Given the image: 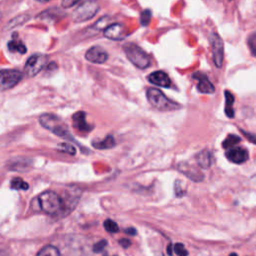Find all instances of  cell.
Wrapping results in <instances>:
<instances>
[{
  "mask_svg": "<svg viewBox=\"0 0 256 256\" xmlns=\"http://www.w3.org/2000/svg\"><path fill=\"white\" fill-rule=\"evenodd\" d=\"M39 122L42 127L49 130L53 134L66 140H74L69 132L68 126L60 117L51 113H45L39 117Z\"/></svg>",
  "mask_w": 256,
  "mask_h": 256,
  "instance_id": "6da1fadb",
  "label": "cell"
},
{
  "mask_svg": "<svg viewBox=\"0 0 256 256\" xmlns=\"http://www.w3.org/2000/svg\"><path fill=\"white\" fill-rule=\"evenodd\" d=\"M146 97L153 107L161 111H172L180 108V105L177 102L172 101L156 88H149L146 91Z\"/></svg>",
  "mask_w": 256,
  "mask_h": 256,
  "instance_id": "7a4b0ae2",
  "label": "cell"
},
{
  "mask_svg": "<svg viewBox=\"0 0 256 256\" xmlns=\"http://www.w3.org/2000/svg\"><path fill=\"white\" fill-rule=\"evenodd\" d=\"M123 50L125 52L128 60L137 68L145 69L150 66L151 61L147 53L134 43H126L123 45Z\"/></svg>",
  "mask_w": 256,
  "mask_h": 256,
  "instance_id": "3957f363",
  "label": "cell"
},
{
  "mask_svg": "<svg viewBox=\"0 0 256 256\" xmlns=\"http://www.w3.org/2000/svg\"><path fill=\"white\" fill-rule=\"evenodd\" d=\"M38 199L41 210L48 215H55L62 209V198L54 191H45Z\"/></svg>",
  "mask_w": 256,
  "mask_h": 256,
  "instance_id": "277c9868",
  "label": "cell"
},
{
  "mask_svg": "<svg viewBox=\"0 0 256 256\" xmlns=\"http://www.w3.org/2000/svg\"><path fill=\"white\" fill-rule=\"evenodd\" d=\"M99 10V4L96 0H86L81 3L73 12L72 19L75 22H84L93 18Z\"/></svg>",
  "mask_w": 256,
  "mask_h": 256,
  "instance_id": "5b68a950",
  "label": "cell"
},
{
  "mask_svg": "<svg viewBox=\"0 0 256 256\" xmlns=\"http://www.w3.org/2000/svg\"><path fill=\"white\" fill-rule=\"evenodd\" d=\"M23 78V73L16 69L0 70V92L13 88Z\"/></svg>",
  "mask_w": 256,
  "mask_h": 256,
  "instance_id": "8992f818",
  "label": "cell"
},
{
  "mask_svg": "<svg viewBox=\"0 0 256 256\" xmlns=\"http://www.w3.org/2000/svg\"><path fill=\"white\" fill-rule=\"evenodd\" d=\"M209 42L212 50V59L217 68H221L223 65V59H224V44L221 39V37L215 33L212 32L209 36Z\"/></svg>",
  "mask_w": 256,
  "mask_h": 256,
  "instance_id": "52a82bcc",
  "label": "cell"
},
{
  "mask_svg": "<svg viewBox=\"0 0 256 256\" xmlns=\"http://www.w3.org/2000/svg\"><path fill=\"white\" fill-rule=\"evenodd\" d=\"M47 57L43 54H34L30 56L24 66V73L28 77L36 76L46 65Z\"/></svg>",
  "mask_w": 256,
  "mask_h": 256,
  "instance_id": "ba28073f",
  "label": "cell"
},
{
  "mask_svg": "<svg viewBox=\"0 0 256 256\" xmlns=\"http://www.w3.org/2000/svg\"><path fill=\"white\" fill-rule=\"evenodd\" d=\"M225 156L230 162L236 163V164L244 163L249 158V154H248L247 149H245L243 147H236V146H234L232 148H229L226 151Z\"/></svg>",
  "mask_w": 256,
  "mask_h": 256,
  "instance_id": "9c48e42d",
  "label": "cell"
},
{
  "mask_svg": "<svg viewBox=\"0 0 256 256\" xmlns=\"http://www.w3.org/2000/svg\"><path fill=\"white\" fill-rule=\"evenodd\" d=\"M104 36L110 40L119 41L126 37V29L120 23H113L104 29Z\"/></svg>",
  "mask_w": 256,
  "mask_h": 256,
  "instance_id": "30bf717a",
  "label": "cell"
},
{
  "mask_svg": "<svg viewBox=\"0 0 256 256\" xmlns=\"http://www.w3.org/2000/svg\"><path fill=\"white\" fill-rule=\"evenodd\" d=\"M85 58L89 62L95 64H102L108 59V53L100 46H93L87 50Z\"/></svg>",
  "mask_w": 256,
  "mask_h": 256,
  "instance_id": "8fae6325",
  "label": "cell"
},
{
  "mask_svg": "<svg viewBox=\"0 0 256 256\" xmlns=\"http://www.w3.org/2000/svg\"><path fill=\"white\" fill-rule=\"evenodd\" d=\"M177 169L184 174L185 176H187L189 179H191L192 181L195 182H200L203 180L204 175L202 174V172L200 170H198L197 168H195L194 166H192L191 164L187 163V162H180L177 165Z\"/></svg>",
  "mask_w": 256,
  "mask_h": 256,
  "instance_id": "7c38bea8",
  "label": "cell"
},
{
  "mask_svg": "<svg viewBox=\"0 0 256 256\" xmlns=\"http://www.w3.org/2000/svg\"><path fill=\"white\" fill-rule=\"evenodd\" d=\"M192 78L197 80V90L201 93L205 94H211L215 91L214 85L210 82L208 77L201 73V72H195L192 75Z\"/></svg>",
  "mask_w": 256,
  "mask_h": 256,
  "instance_id": "4fadbf2b",
  "label": "cell"
},
{
  "mask_svg": "<svg viewBox=\"0 0 256 256\" xmlns=\"http://www.w3.org/2000/svg\"><path fill=\"white\" fill-rule=\"evenodd\" d=\"M147 80L151 84H155L157 86L164 87V88H169L172 85L171 79L169 78L168 74L165 73L164 71H154L150 73L147 77Z\"/></svg>",
  "mask_w": 256,
  "mask_h": 256,
  "instance_id": "5bb4252c",
  "label": "cell"
},
{
  "mask_svg": "<svg viewBox=\"0 0 256 256\" xmlns=\"http://www.w3.org/2000/svg\"><path fill=\"white\" fill-rule=\"evenodd\" d=\"M72 120H73V125L74 127L80 131V132H84V133H88L93 129V126H91L87 120H86V113L83 111H78L76 112L73 116H72Z\"/></svg>",
  "mask_w": 256,
  "mask_h": 256,
  "instance_id": "9a60e30c",
  "label": "cell"
},
{
  "mask_svg": "<svg viewBox=\"0 0 256 256\" xmlns=\"http://www.w3.org/2000/svg\"><path fill=\"white\" fill-rule=\"evenodd\" d=\"M7 47L9 49L10 52H17V53H20V54H24L26 53L27 49H26V46L24 45V43L18 38V35L17 34H14L12 39L8 42L7 44Z\"/></svg>",
  "mask_w": 256,
  "mask_h": 256,
  "instance_id": "2e32d148",
  "label": "cell"
},
{
  "mask_svg": "<svg viewBox=\"0 0 256 256\" xmlns=\"http://www.w3.org/2000/svg\"><path fill=\"white\" fill-rule=\"evenodd\" d=\"M196 162L198 166L203 169H208L212 164V155L208 150H202L196 155Z\"/></svg>",
  "mask_w": 256,
  "mask_h": 256,
  "instance_id": "e0dca14e",
  "label": "cell"
},
{
  "mask_svg": "<svg viewBox=\"0 0 256 256\" xmlns=\"http://www.w3.org/2000/svg\"><path fill=\"white\" fill-rule=\"evenodd\" d=\"M225 114L227 117L229 118H233L234 115H235V111H234V108H233V105H234V96L233 94L228 91V90H225Z\"/></svg>",
  "mask_w": 256,
  "mask_h": 256,
  "instance_id": "ac0fdd59",
  "label": "cell"
},
{
  "mask_svg": "<svg viewBox=\"0 0 256 256\" xmlns=\"http://www.w3.org/2000/svg\"><path fill=\"white\" fill-rule=\"evenodd\" d=\"M115 144H116L115 143V139L111 135H108L104 139L98 140V141H94L92 143L93 147H95L96 149H110V148L114 147Z\"/></svg>",
  "mask_w": 256,
  "mask_h": 256,
  "instance_id": "d6986e66",
  "label": "cell"
},
{
  "mask_svg": "<svg viewBox=\"0 0 256 256\" xmlns=\"http://www.w3.org/2000/svg\"><path fill=\"white\" fill-rule=\"evenodd\" d=\"M36 256H61L60 251L58 250V248H56L55 246L52 245H47L45 247H43Z\"/></svg>",
  "mask_w": 256,
  "mask_h": 256,
  "instance_id": "ffe728a7",
  "label": "cell"
},
{
  "mask_svg": "<svg viewBox=\"0 0 256 256\" xmlns=\"http://www.w3.org/2000/svg\"><path fill=\"white\" fill-rule=\"evenodd\" d=\"M240 137H238V136H236V135H234V134H229L226 138H225V140L223 141V143H222V145H223V147L224 148H232V147H234L237 143H239L240 142Z\"/></svg>",
  "mask_w": 256,
  "mask_h": 256,
  "instance_id": "44dd1931",
  "label": "cell"
},
{
  "mask_svg": "<svg viewBox=\"0 0 256 256\" xmlns=\"http://www.w3.org/2000/svg\"><path fill=\"white\" fill-rule=\"evenodd\" d=\"M10 185L13 189H16V190H27L29 188L27 182H25L23 179L19 177L13 178L10 182Z\"/></svg>",
  "mask_w": 256,
  "mask_h": 256,
  "instance_id": "7402d4cb",
  "label": "cell"
},
{
  "mask_svg": "<svg viewBox=\"0 0 256 256\" xmlns=\"http://www.w3.org/2000/svg\"><path fill=\"white\" fill-rule=\"evenodd\" d=\"M104 228L106 231L110 232V233H117L119 231V227H118V224L111 220V219H107L104 221Z\"/></svg>",
  "mask_w": 256,
  "mask_h": 256,
  "instance_id": "603a6c76",
  "label": "cell"
},
{
  "mask_svg": "<svg viewBox=\"0 0 256 256\" xmlns=\"http://www.w3.org/2000/svg\"><path fill=\"white\" fill-rule=\"evenodd\" d=\"M152 13L149 9H145L140 14V23L142 26H147L151 20Z\"/></svg>",
  "mask_w": 256,
  "mask_h": 256,
  "instance_id": "cb8c5ba5",
  "label": "cell"
},
{
  "mask_svg": "<svg viewBox=\"0 0 256 256\" xmlns=\"http://www.w3.org/2000/svg\"><path fill=\"white\" fill-rule=\"evenodd\" d=\"M58 149L64 153H68L70 155H75L76 153V149L75 147L72 145V144H69V143H61L58 145Z\"/></svg>",
  "mask_w": 256,
  "mask_h": 256,
  "instance_id": "d4e9b609",
  "label": "cell"
},
{
  "mask_svg": "<svg viewBox=\"0 0 256 256\" xmlns=\"http://www.w3.org/2000/svg\"><path fill=\"white\" fill-rule=\"evenodd\" d=\"M173 249L178 256H188V251L184 248V245L181 243H176L173 246Z\"/></svg>",
  "mask_w": 256,
  "mask_h": 256,
  "instance_id": "484cf974",
  "label": "cell"
},
{
  "mask_svg": "<svg viewBox=\"0 0 256 256\" xmlns=\"http://www.w3.org/2000/svg\"><path fill=\"white\" fill-rule=\"evenodd\" d=\"M248 46L251 50V53L256 56V32L251 34L248 38Z\"/></svg>",
  "mask_w": 256,
  "mask_h": 256,
  "instance_id": "4316f807",
  "label": "cell"
},
{
  "mask_svg": "<svg viewBox=\"0 0 256 256\" xmlns=\"http://www.w3.org/2000/svg\"><path fill=\"white\" fill-rule=\"evenodd\" d=\"M106 245H107V241L106 240H100V241H98L97 243H95L93 245V251L95 253H100V252H102L104 250Z\"/></svg>",
  "mask_w": 256,
  "mask_h": 256,
  "instance_id": "83f0119b",
  "label": "cell"
},
{
  "mask_svg": "<svg viewBox=\"0 0 256 256\" xmlns=\"http://www.w3.org/2000/svg\"><path fill=\"white\" fill-rule=\"evenodd\" d=\"M80 0H62L61 4L64 8H70L72 6H74L75 4H77Z\"/></svg>",
  "mask_w": 256,
  "mask_h": 256,
  "instance_id": "f1b7e54d",
  "label": "cell"
},
{
  "mask_svg": "<svg viewBox=\"0 0 256 256\" xmlns=\"http://www.w3.org/2000/svg\"><path fill=\"white\" fill-rule=\"evenodd\" d=\"M119 244H120L123 248H128V247L131 245V241H130L129 239L123 238V239H120V240H119Z\"/></svg>",
  "mask_w": 256,
  "mask_h": 256,
  "instance_id": "f546056e",
  "label": "cell"
},
{
  "mask_svg": "<svg viewBox=\"0 0 256 256\" xmlns=\"http://www.w3.org/2000/svg\"><path fill=\"white\" fill-rule=\"evenodd\" d=\"M175 193H176V195H177L178 197H181V196L183 195L181 186H180V184H179V181H176V182H175Z\"/></svg>",
  "mask_w": 256,
  "mask_h": 256,
  "instance_id": "4dcf8cb0",
  "label": "cell"
},
{
  "mask_svg": "<svg viewBox=\"0 0 256 256\" xmlns=\"http://www.w3.org/2000/svg\"><path fill=\"white\" fill-rule=\"evenodd\" d=\"M243 132V134L251 141V142H254L255 144H256V137L254 136V135H252V134H249V133H247L246 131H242Z\"/></svg>",
  "mask_w": 256,
  "mask_h": 256,
  "instance_id": "1f68e13d",
  "label": "cell"
},
{
  "mask_svg": "<svg viewBox=\"0 0 256 256\" xmlns=\"http://www.w3.org/2000/svg\"><path fill=\"white\" fill-rule=\"evenodd\" d=\"M125 232H126L127 234H129V235H136V233H137L136 229H135V228H132V227H129V228L125 229Z\"/></svg>",
  "mask_w": 256,
  "mask_h": 256,
  "instance_id": "d6a6232c",
  "label": "cell"
},
{
  "mask_svg": "<svg viewBox=\"0 0 256 256\" xmlns=\"http://www.w3.org/2000/svg\"><path fill=\"white\" fill-rule=\"evenodd\" d=\"M173 252H174L173 245H172V244H169V245H168V247H167V254H168L169 256H172Z\"/></svg>",
  "mask_w": 256,
  "mask_h": 256,
  "instance_id": "836d02e7",
  "label": "cell"
},
{
  "mask_svg": "<svg viewBox=\"0 0 256 256\" xmlns=\"http://www.w3.org/2000/svg\"><path fill=\"white\" fill-rule=\"evenodd\" d=\"M37 2H40V3H46V2H49L50 0H35Z\"/></svg>",
  "mask_w": 256,
  "mask_h": 256,
  "instance_id": "e575fe53",
  "label": "cell"
},
{
  "mask_svg": "<svg viewBox=\"0 0 256 256\" xmlns=\"http://www.w3.org/2000/svg\"><path fill=\"white\" fill-rule=\"evenodd\" d=\"M229 256H238L236 253H231Z\"/></svg>",
  "mask_w": 256,
  "mask_h": 256,
  "instance_id": "d590c367",
  "label": "cell"
},
{
  "mask_svg": "<svg viewBox=\"0 0 256 256\" xmlns=\"http://www.w3.org/2000/svg\"><path fill=\"white\" fill-rule=\"evenodd\" d=\"M1 18H2V13H1V11H0V20H1Z\"/></svg>",
  "mask_w": 256,
  "mask_h": 256,
  "instance_id": "8d00e7d4",
  "label": "cell"
},
{
  "mask_svg": "<svg viewBox=\"0 0 256 256\" xmlns=\"http://www.w3.org/2000/svg\"><path fill=\"white\" fill-rule=\"evenodd\" d=\"M105 256H107V255H105ZM114 256H116V255H114Z\"/></svg>",
  "mask_w": 256,
  "mask_h": 256,
  "instance_id": "74e56055",
  "label": "cell"
}]
</instances>
